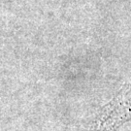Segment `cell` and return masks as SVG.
<instances>
[{
	"label": "cell",
	"instance_id": "obj_1",
	"mask_svg": "<svg viewBox=\"0 0 131 131\" xmlns=\"http://www.w3.org/2000/svg\"><path fill=\"white\" fill-rule=\"evenodd\" d=\"M129 121H131V84L122 89L116 98L102 109L98 119L99 130L116 131Z\"/></svg>",
	"mask_w": 131,
	"mask_h": 131
}]
</instances>
